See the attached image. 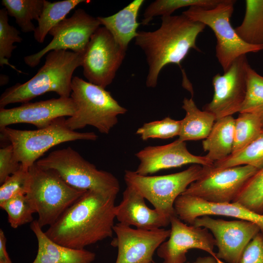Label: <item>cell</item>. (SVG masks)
Here are the masks:
<instances>
[{"instance_id":"obj_1","label":"cell","mask_w":263,"mask_h":263,"mask_svg":"<svg viewBox=\"0 0 263 263\" xmlns=\"http://www.w3.org/2000/svg\"><path fill=\"white\" fill-rule=\"evenodd\" d=\"M116 195L87 190L45 232L53 241L77 249L112 237Z\"/></svg>"},{"instance_id":"obj_2","label":"cell","mask_w":263,"mask_h":263,"mask_svg":"<svg viewBox=\"0 0 263 263\" xmlns=\"http://www.w3.org/2000/svg\"><path fill=\"white\" fill-rule=\"evenodd\" d=\"M159 28L154 31H138L135 44L144 53L148 65L146 85L155 88L162 69L169 64L180 66L189 51L200 52L196 42L206 25L182 14L161 17Z\"/></svg>"},{"instance_id":"obj_3","label":"cell","mask_w":263,"mask_h":263,"mask_svg":"<svg viewBox=\"0 0 263 263\" xmlns=\"http://www.w3.org/2000/svg\"><path fill=\"white\" fill-rule=\"evenodd\" d=\"M82 63V55L73 51L58 50L49 52L44 65L33 77L4 91L0 97V108L10 104L29 102L48 92H55L60 97H70L73 74Z\"/></svg>"},{"instance_id":"obj_4","label":"cell","mask_w":263,"mask_h":263,"mask_svg":"<svg viewBox=\"0 0 263 263\" xmlns=\"http://www.w3.org/2000/svg\"><path fill=\"white\" fill-rule=\"evenodd\" d=\"M71 87L70 97L75 105L76 111L66 119V124L72 131L89 125L107 134L117 124L118 116L127 112L110 92L78 76L73 78Z\"/></svg>"},{"instance_id":"obj_5","label":"cell","mask_w":263,"mask_h":263,"mask_svg":"<svg viewBox=\"0 0 263 263\" xmlns=\"http://www.w3.org/2000/svg\"><path fill=\"white\" fill-rule=\"evenodd\" d=\"M26 196L43 227L53 224L86 191L68 185L55 170L35 163L28 169Z\"/></svg>"},{"instance_id":"obj_6","label":"cell","mask_w":263,"mask_h":263,"mask_svg":"<svg viewBox=\"0 0 263 263\" xmlns=\"http://www.w3.org/2000/svg\"><path fill=\"white\" fill-rule=\"evenodd\" d=\"M2 139L10 143L15 156L25 169H29L45 152L63 143L75 140H96L93 132L72 131L64 117L55 120L49 126L36 130H21L5 127L0 129Z\"/></svg>"},{"instance_id":"obj_7","label":"cell","mask_w":263,"mask_h":263,"mask_svg":"<svg viewBox=\"0 0 263 263\" xmlns=\"http://www.w3.org/2000/svg\"><path fill=\"white\" fill-rule=\"evenodd\" d=\"M236 0H221L214 8L191 6L182 14L203 23L214 32L216 38V56L224 72L240 56L258 53L263 47L249 44L238 36L230 22Z\"/></svg>"},{"instance_id":"obj_8","label":"cell","mask_w":263,"mask_h":263,"mask_svg":"<svg viewBox=\"0 0 263 263\" xmlns=\"http://www.w3.org/2000/svg\"><path fill=\"white\" fill-rule=\"evenodd\" d=\"M36 163L55 170L68 185L76 189L116 196L120 190V184L115 176L97 169L70 147L52 151Z\"/></svg>"},{"instance_id":"obj_9","label":"cell","mask_w":263,"mask_h":263,"mask_svg":"<svg viewBox=\"0 0 263 263\" xmlns=\"http://www.w3.org/2000/svg\"><path fill=\"white\" fill-rule=\"evenodd\" d=\"M207 167L193 164L181 172L160 176H143L126 170L124 180L127 186L136 190L154 208L170 219L176 215L174 207L176 199L205 173Z\"/></svg>"},{"instance_id":"obj_10","label":"cell","mask_w":263,"mask_h":263,"mask_svg":"<svg viewBox=\"0 0 263 263\" xmlns=\"http://www.w3.org/2000/svg\"><path fill=\"white\" fill-rule=\"evenodd\" d=\"M126 51L105 27L100 26L82 55L84 76L88 82L105 89L115 78Z\"/></svg>"},{"instance_id":"obj_11","label":"cell","mask_w":263,"mask_h":263,"mask_svg":"<svg viewBox=\"0 0 263 263\" xmlns=\"http://www.w3.org/2000/svg\"><path fill=\"white\" fill-rule=\"evenodd\" d=\"M101 25L97 18L84 9L75 10L71 17L65 18L52 28L49 34L53 37L50 42L40 51L24 57L25 64L33 68L49 52L67 50L82 55L92 36Z\"/></svg>"},{"instance_id":"obj_12","label":"cell","mask_w":263,"mask_h":263,"mask_svg":"<svg viewBox=\"0 0 263 263\" xmlns=\"http://www.w3.org/2000/svg\"><path fill=\"white\" fill-rule=\"evenodd\" d=\"M258 170L249 165L224 169L208 166L205 173L192 183L182 194L213 203L233 202Z\"/></svg>"},{"instance_id":"obj_13","label":"cell","mask_w":263,"mask_h":263,"mask_svg":"<svg viewBox=\"0 0 263 263\" xmlns=\"http://www.w3.org/2000/svg\"><path fill=\"white\" fill-rule=\"evenodd\" d=\"M249 65L246 55H243L223 75L217 74L213 77V98L203 109L213 113L216 120L240 112L246 95Z\"/></svg>"},{"instance_id":"obj_14","label":"cell","mask_w":263,"mask_h":263,"mask_svg":"<svg viewBox=\"0 0 263 263\" xmlns=\"http://www.w3.org/2000/svg\"><path fill=\"white\" fill-rule=\"evenodd\" d=\"M210 231L218 248L217 257L228 263H238L245 247L261 230L255 223L244 220L227 221L203 216L193 225Z\"/></svg>"},{"instance_id":"obj_15","label":"cell","mask_w":263,"mask_h":263,"mask_svg":"<svg viewBox=\"0 0 263 263\" xmlns=\"http://www.w3.org/2000/svg\"><path fill=\"white\" fill-rule=\"evenodd\" d=\"M171 228L168 239L157 249L163 263H185L186 254L192 249L203 250L214 257L218 263H225L214 251L216 241L209 230L203 227L188 225L176 215L170 219Z\"/></svg>"},{"instance_id":"obj_16","label":"cell","mask_w":263,"mask_h":263,"mask_svg":"<svg viewBox=\"0 0 263 263\" xmlns=\"http://www.w3.org/2000/svg\"><path fill=\"white\" fill-rule=\"evenodd\" d=\"M116 237L111 243L117 248L115 263H149L154 252L169 237L170 229L133 228L117 223L113 226Z\"/></svg>"},{"instance_id":"obj_17","label":"cell","mask_w":263,"mask_h":263,"mask_svg":"<svg viewBox=\"0 0 263 263\" xmlns=\"http://www.w3.org/2000/svg\"><path fill=\"white\" fill-rule=\"evenodd\" d=\"M75 111V105L70 97L29 102L10 109L0 108V129L19 123L31 124L38 129H42L57 118L72 116Z\"/></svg>"},{"instance_id":"obj_18","label":"cell","mask_w":263,"mask_h":263,"mask_svg":"<svg viewBox=\"0 0 263 263\" xmlns=\"http://www.w3.org/2000/svg\"><path fill=\"white\" fill-rule=\"evenodd\" d=\"M135 155L140 161L135 171L143 176L189 164L207 166L213 164L205 156L191 153L185 142L178 139L167 145L146 147Z\"/></svg>"},{"instance_id":"obj_19","label":"cell","mask_w":263,"mask_h":263,"mask_svg":"<svg viewBox=\"0 0 263 263\" xmlns=\"http://www.w3.org/2000/svg\"><path fill=\"white\" fill-rule=\"evenodd\" d=\"M176 216L184 223L192 225L197 218L217 215L249 221L257 224L263 232V215L253 212L235 203H213L195 196L182 194L176 200Z\"/></svg>"},{"instance_id":"obj_20","label":"cell","mask_w":263,"mask_h":263,"mask_svg":"<svg viewBox=\"0 0 263 263\" xmlns=\"http://www.w3.org/2000/svg\"><path fill=\"white\" fill-rule=\"evenodd\" d=\"M115 213L119 223L138 229L154 230L170 224L168 217L155 208H149L144 197L128 186L123 193L122 201L115 207Z\"/></svg>"},{"instance_id":"obj_21","label":"cell","mask_w":263,"mask_h":263,"mask_svg":"<svg viewBox=\"0 0 263 263\" xmlns=\"http://www.w3.org/2000/svg\"><path fill=\"white\" fill-rule=\"evenodd\" d=\"M30 228L38 241V251L32 263H92L95 254L85 249H77L61 245L50 239L37 220Z\"/></svg>"},{"instance_id":"obj_22","label":"cell","mask_w":263,"mask_h":263,"mask_svg":"<svg viewBox=\"0 0 263 263\" xmlns=\"http://www.w3.org/2000/svg\"><path fill=\"white\" fill-rule=\"evenodd\" d=\"M143 0H134L115 14L108 17H97L101 25L112 34L115 42L127 50L129 43L137 35L140 25L137 22Z\"/></svg>"},{"instance_id":"obj_23","label":"cell","mask_w":263,"mask_h":263,"mask_svg":"<svg viewBox=\"0 0 263 263\" xmlns=\"http://www.w3.org/2000/svg\"><path fill=\"white\" fill-rule=\"evenodd\" d=\"M235 120L229 116L217 120L209 134L202 142L205 156L212 162L223 160L231 154L234 143Z\"/></svg>"},{"instance_id":"obj_24","label":"cell","mask_w":263,"mask_h":263,"mask_svg":"<svg viewBox=\"0 0 263 263\" xmlns=\"http://www.w3.org/2000/svg\"><path fill=\"white\" fill-rule=\"evenodd\" d=\"M182 108L186 115L181 120L178 139L185 142L206 138L216 121L215 115L210 112L201 111L192 98H185Z\"/></svg>"},{"instance_id":"obj_25","label":"cell","mask_w":263,"mask_h":263,"mask_svg":"<svg viewBox=\"0 0 263 263\" xmlns=\"http://www.w3.org/2000/svg\"><path fill=\"white\" fill-rule=\"evenodd\" d=\"M89 0H64L51 2L44 0L41 13L38 20V25L34 32V37L39 43H43L50 30L65 19L66 15L81 3Z\"/></svg>"},{"instance_id":"obj_26","label":"cell","mask_w":263,"mask_h":263,"mask_svg":"<svg viewBox=\"0 0 263 263\" xmlns=\"http://www.w3.org/2000/svg\"><path fill=\"white\" fill-rule=\"evenodd\" d=\"M242 23L235 29L247 44L263 47V0H246Z\"/></svg>"},{"instance_id":"obj_27","label":"cell","mask_w":263,"mask_h":263,"mask_svg":"<svg viewBox=\"0 0 263 263\" xmlns=\"http://www.w3.org/2000/svg\"><path fill=\"white\" fill-rule=\"evenodd\" d=\"M44 0H2L1 4L8 16L15 19L16 23L24 33L34 32L32 21L38 20L41 13Z\"/></svg>"},{"instance_id":"obj_28","label":"cell","mask_w":263,"mask_h":263,"mask_svg":"<svg viewBox=\"0 0 263 263\" xmlns=\"http://www.w3.org/2000/svg\"><path fill=\"white\" fill-rule=\"evenodd\" d=\"M221 0H156L145 9L142 24L146 25L158 16H169L176 10L185 7L199 6L207 9L215 7Z\"/></svg>"},{"instance_id":"obj_29","label":"cell","mask_w":263,"mask_h":263,"mask_svg":"<svg viewBox=\"0 0 263 263\" xmlns=\"http://www.w3.org/2000/svg\"><path fill=\"white\" fill-rule=\"evenodd\" d=\"M263 132L259 119L254 114L240 113L235 120L234 143L231 155L238 153Z\"/></svg>"},{"instance_id":"obj_30","label":"cell","mask_w":263,"mask_h":263,"mask_svg":"<svg viewBox=\"0 0 263 263\" xmlns=\"http://www.w3.org/2000/svg\"><path fill=\"white\" fill-rule=\"evenodd\" d=\"M249 165L258 169L263 167V132L253 142L238 153L230 155L225 159L214 162L216 169H224Z\"/></svg>"},{"instance_id":"obj_31","label":"cell","mask_w":263,"mask_h":263,"mask_svg":"<svg viewBox=\"0 0 263 263\" xmlns=\"http://www.w3.org/2000/svg\"><path fill=\"white\" fill-rule=\"evenodd\" d=\"M256 116L263 128V76L249 65L247 72L245 97L239 112Z\"/></svg>"},{"instance_id":"obj_32","label":"cell","mask_w":263,"mask_h":263,"mask_svg":"<svg viewBox=\"0 0 263 263\" xmlns=\"http://www.w3.org/2000/svg\"><path fill=\"white\" fill-rule=\"evenodd\" d=\"M233 202L263 215V167L249 179Z\"/></svg>"},{"instance_id":"obj_33","label":"cell","mask_w":263,"mask_h":263,"mask_svg":"<svg viewBox=\"0 0 263 263\" xmlns=\"http://www.w3.org/2000/svg\"><path fill=\"white\" fill-rule=\"evenodd\" d=\"M20 33L15 27L8 23V14L5 8L0 10V66L6 65L17 72L20 70L11 64L8 59L12 56L13 51L17 47L15 43H20L22 38Z\"/></svg>"},{"instance_id":"obj_34","label":"cell","mask_w":263,"mask_h":263,"mask_svg":"<svg viewBox=\"0 0 263 263\" xmlns=\"http://www.w3.org/2000/svg\"><path fill=\"white\" fill-rule=\"evenodd\" d=\"M0 207L8 215V220L13 228L34 221L33 214L36 213L25 194L14 196L2 203Z\"/></svg>"},{"instance_id":"obj_35","label":"cell","mask_w":263,"mask_h":263,"mask_svg":"<svg viewBox=\"0 0 263 263\" xmlns=\"http://www.w3.org/2000/svg\"><path fill=\"white\" fill-rule=\"evenodd\" d=\"M181 120L166 117L160 120L146 123L138 128L136 133L146 141L150 138L167 139L179 136Z\"/></svg>"},{"instance_id":"obj_36","label":"cell","mask_w":263,"mask_h":263,"mask_svg":"<svg viewBox=\"0 0 263 263\" xmlns=\"http://www.w3.org/2000/svg\"><path fill=\"white\" fill-rule=\"evenodd\" d=\"M29 180L28 169H20L0 185V204L19 194H26Z\"/></svg>"},{"instance_id":"obj_37","label":"cell","mask_w":263,"mask_h":263,"mask_svg":"<svg viewBox=\"0 0 263 263\" xmlns=\"http://www.w3.org/2000/svg\"><path fill=\"white\" fill-rule=\"evenodd\" d=\"M20 163L16 159L12 146L2 147L0 149V184L21 168Z\"/></svg>"},{"instance_id":"obj_38","label":"cell","mask_w":263,"mask_h":263,"mask_svg":"<svg viewBox=\"0 0 263 263\" xmlns=\"http://www.w3.org/2000/svg\"><path fill=\"white\" fill-rule=\"evenodd\" d=\"M238 263H263V232H259L249 243Z\"/></svg>"},{"instance_id":"obj_39","label":"cell","mask_w":263,"mask_h":263,"mask_svg":"<svg viewBox=\"0 0 263 263\" xmlns=\"http://www.w3.org/2000/svg\"><path fill=\"white\" fill-rule=\"evenodd\" d=\"M192 263H218L212 256L198 257Z\"/></svg>"},{"instance_id":"obj_40","label":"cell","mask_w":263,"mask_h":263,"mask_svg":"<svg viewBox=\"0 0 263 263\" xmlns=\"http://www.w3.org/2000/svg\"><path fill=\"white\" fill-rule=\"evenodd\" d=\"M7 76L5 75H2L0 76V85L2 86L5 84H6L7 82L8 81V78H6Z\"/></svg>"},{"instance_id":"obj_41","label":"cell","mask_w":263,"mask_h":263,"mask_svg":"<svg viewBox=\"0 0 263 263\" xmlns=\"http://www.w3.org/2000/svg\"></svg>"}]
</instances>
